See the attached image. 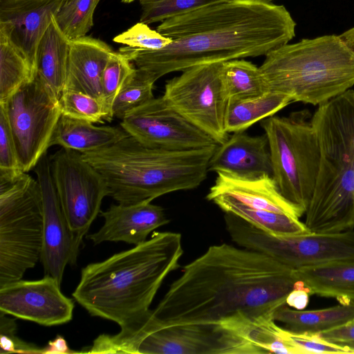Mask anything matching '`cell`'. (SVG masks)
<instances>
[{
	"mask_svg": "<svg viewBox=\"0 0 354 354\" xmlns=\"http://www.w3.org/2000/svg\"><path fill=\"white\" fill-rule=\"evenodd\" d=\"M306 287L295 270L266 254L227 243L214 245L183 268L147 324L156 327L272 318L293 290Z\"/></svg>",
	"mask_w": 354,
	"mask_h": 354,
	"instance_id": "cell-1",
	"label": "cell"
},
{
	"mask_svg": "<svg viewBox=\"0 0 354 354\" xmlns=\"http://www.w3.org/2000/svg\"><path fill=\"white\" fill-rule=\"evenodd\" d=\"M296 23L283 6L264 0H227L167 19L157 31L173 40L158 50L119 48L155 81L166 74L207 64L266 55L295 35Z\"/></svg>",
	"mask_w": 354,
	"mask_h": 354,
	"instance_id": "cell-2",
	"label": "cell"
},
{
	"mask_svg": "<svg viewBox=\"0 0 354 354\" xmlns=\"http://www.w3.org/2000/svg\"><path fill=\"white\" fill-rule=\"evenodd\" d=\"M183 253L180 234L154 232L142 243L82 268L73 297L91 315L117 323V337L130 336L149 321L153 299Z\"/></svg>",
	"mask_w": 354,
	"mask_h": 354,
	"instance_id": "cell-3",
	"label": "cell"
},
{
	"mask_svg": "<svg viewBox=\"0 0 354 354\" xmlns=\"http://www.w3.org/2000/svg\"><path fill=\"white\" fill-rule=\"evenodd\" d=\"M217 145L170 151L145 146L128 136L82 155L104 178L109 196L120 204L133 205L197 188L207 176Z\"/></svg>",
	"mask_w": 354,
	"mask_h": 354,
	"instance_id": "cell-4",
	"label": "cell"
},
{
	"mask_svg": "<svg viewBox=\"0 0 354 354\" xmlns=\"http://www.w3.org/2000/svg\"><path fill=\"white\" fill-rule=\"evenodd\" d=\"M320 149L315 189L305 213L311 232L354 227V90L318 106L311 117Z\"/></svg>",
	"mask_w": 354,
	"mask_h": 354,
	"instance_id": "cell-5",
	"label": "cell"
},
{
	"mask_svg": "<svg viewBox=\"0 0 354 354\" xmlns=\"http://www.w3.org/2000/svg\"><path fill=\"white\" fill-rule=\"evenodd\" d=\"M259 68L270 91L319 106L354 86V27L283 45Z\"/></svg>",
	"mask_w": 354,
	"mask_h": 354,
	"instance_id": "cell-6",
	"label": "cell"
},
{
	"mask_svg": "<svg viewBox=\"0 0 354 354\" xmlns=\"http://www.w3.org/2000/svg\"><path fill=\"white\" fill-rule=\"evenodd\" d=\"M40 185L27 172L0 176V286L21 279L41 259Z\"/></svg>",
	"mask_w": 354,
	"mask_h": 354,
	"instance_id": "cell-7",
	"label": "cell"
},
{
	"mask_svg": "<svg viewBox=\"0 0 354 354\" xmlns=\"http://www.w3.org/2000/svg\"><path fill=\"white\" fill-rule=\"evenodd\" d=\"M308 110L261 120L268 140L272 178L282 196L304 214L320 166V149Z\"/></svg>",
	"mask_w": 354,
	"mask_h": 354,
	"instance_id": "cell-8",
	"label": "cell"
},
{
	"mask_svg": "<svg viewBox=\"0 0 354 354\" xmlns=\"http://www.w3.org/2000/svg\"><path fill=\"white\" fill-rule=\"evenodd\" d=\"M100 353L265 354L245 336L219 323L143 327L125 337L103 334Z\"/></svg>",
	"mask_w": 354,
	"mask_h": 354,
	"instance_id": "cell-9",
	"label": "cell"
},
{
	"mask_svg": "<svg viewBox=\"0 0 354 354\" xmlns=\"http://www.w3.org/2000/svg\"><path fill=\"white\" fill-rule=\"evenodd\" d=\"M226 229L239 246L261 252L296 270L354 262V231L308 232L276 236L262 231L235 215L225 213Z\"/></svg>",
	"mask_w": 354,
	"mask_h": 354,
	"instance_id": "cell-10",
	"label": "cell"
},
{
	"mask_svg": "<svg viewBox=\"0 0 354 354\" xmlns=\"http://www.w3.org/2000/svg\"><path fill=\"white\" fill-rule=\"evenodd\" d=\"M223 63L194 66L167 81L163 97L218 145L228 138L225 118L228 103L221 75Z\"/></svg>",
	"mask_w": 354,
	"mask_h": 354,
	"instance_id": "cell-11",
	"label": "cell"
},
{
	"mask_svg": "<svg viewBox=\"0 0 354 354\" xmlns=\"http://www.w3.org/2000/svg\"><path fill=\"white\" fill-rule=\"evenodd\" d=\"M6 114L15 143L21 168L34 169L47 152L56 124L62 115L58 100L36 76L5 102Z\"/></svg>",
	"mask_w": 354,
	"mask_h": 354,
	"instance_id": "cell-12",
	"label": "cell"
},
{
	"mask_svg": "<svg viewBox=\"0 0 354 354\" xmlns=\"http://www.w3.org/2000/svg\"><path fill=\"white\" fill-rule=\"evenodd\" d=\"M53 180L78 248L109 191L103 176L80 152L62 148L50 156Z\"/></svg>",
	"mask_w": 354,
	"mask_h": 354,
	"instance_id": "cell-13",
	"label": "cell"
},
{
	"mask_svg": "<svg viewBox=\"0 0 354 354\" xmlns=\"http://www.w3.org/2000/svg\"><path fill=\"white\" fill-rule=\"evenodd\" d=\"M120 124L130 136L149 147L186 151L218 145L174 110L163 96L131 111Z\"/></svg>",
	"mask_w": 354,
	"mask_h": 354,
	"instance_id": "cell-14",
	"label": "cell"
},
{
	"mask_svg": "<svg viewBox=\"0 0 354 354\" xmlns=\"http://www.w3.org/2000/svg\"><path fill=\"white\" fill-rule=\"evenodd\" d=\"M40 185L43 205V246L40 261L46 274L61 284L67 264L77 261L79 248L62 209L45 153L33 169Z\"/></svg>",
	"mask_w": 354,
	"mask_h": 354,
	"instance_id": "cell-15",
	"label": "cell"
},
{
	"mask_svg": "<svg viewBox=\"0 0 354 354\" xmlns=\"http://www.w3.org/2000/svg\"><path fill=\"white\" fill-rule=\"evenodd\" d=\"M61 284L46 274L39 280H18L0 286V311L44 326L67 323L74 303L60 290Z\"/></svg>",
	"mask_w": 354,
	"mask_h": 354,
	"instance_id": "cell-16",
	"label": "cell"
},
{
	"mask_svg": "<svg viewBox=\"0 0 354 354\" xmlns=\"http://www.w3.org/2000/svg\"><path fill=\"white\" fill-rule=\"evenodd\" d=\"M66 0H0V30L24 53L37 76L39 43Z\"/></svg>",
	"mask_w": 354,
	"mask_h": 354,
	"instance_id": "cell-17",
	"label": "cell"
},
{
	"mask_svg": "<svg viewBox=\"0 0 354 354\" xmlns=\"http://www.w3.org/2000/svg\"><path fill=\"white\" fill-rule=\"evenodd\" d=\"M207 199L230 201L253 209L285 214L299 218L303 213L281 194L272 176L247 179L216 172Z\"/></svg>",
	"mask_w": 354,
	"mask_h": 354,
	"instance_id": "cell-18",
	"label": "cell"
},
{
	"mask_svg": "<svg viewBox=\"0 0 354 354\" xmlns=\"http://www.w3.org/2000/svg\"><path fill=\"white\" fill-rule=\"evenodd\" d=\"M100 214L104 220L103 225L86 236L95 245L104 241H123L137 245L146 241L151 232L169 222L164 209L150 201L112 205Z\"/></svg>",
	"mask_w": 354,
	"mask_h": 354,
	"instance_id": "cell-19",
	"label": "cell"
},
{
	"mask_svg": "<svg viewBox=\"0 0 354 354\" xmlns=\"http://www.w3.org/2000/svg\"><path fill=\"white\" fill-rule=\"evenodd\" d=\"M209 171L223 172L247 179L272 176V166L266 134L252 136L233 133L216 146L209 162Z\"/></svg>",
	"mask_w": 354,
	"mask_h": 354,
	"instance_id": "cell-20",
	"label": "cell"
},
{
	"mask_svg": "<svg viewBox=\"0 0 354 354\" xmlns=\"http://www.w3.org/2000/svg\"><path fill=\"white\" fill-rule=\"evenodd\" d=\"M113 52L106 43L91 37L71 40L63 91L81 92L103 100L102 73Z\"/></svg>",
	"mask_w": 354,
	"mask_h": 354,
	"instance_id": "cell-21",
	"label": "cell"
},
{
	"mask_svg": "<svg viewBox=\"0 0 354 354\" xmlns=\"http://www.w3.org/2000/svg\"><path fill=\"white\" fill-rule=\"evenodd\" d=\"M128 136L122 127L95 126L92 122L62 114L51 136L49 147L59 145L85 153L106 147Z\"/></svg>",
	"mask_w": 354,
	"mask_h": 354,
	"instance_id": "cell-22",
	"label": "cell"
},
{
	"mask_svg": "<svg viewBox=\"0 0 354 354\" xmlns=\"http://www.w3.org/2000/svg\"><path fill=\"white\" fill-rule=\"evenodd\" d=\"M70 44L54 16L39 43L37 76L57 100L65 85Z\"/></svg>",
	"mask_w": 354,
	"mask_h": 354,
	"instance_id": "cell-23",
	"label": "cell"
},
{
	"mask_svg": "<svg viewBox=\"0 0 354 354\" xmlns=\"http://www.w3.org/2000/svg\"><path fill=\"white\" fill-rule=\"evenodd\" d=\"M273 319L298 334H319L354 319V301L319 310H297L286 304L275 310Z\"/></svg>",
	"mask_w": 354,
	"mask_h": 354,
	"instance_id": "cell-24",
	"label": "cell"
},
{
	"mask_svg": "<svg viewBox=\"0 0 354 354\" xmlns=\"http://www.w3.org/2000/svg\"><path fill=\"white\" fill-rule=\"evenodd\" d=\"M310 294L336 299L339 304L354 301V262L295 270Z\"/></svg>",
	"mask_w": 354,
	"mask_h": 354,
	"instance_id": "cell-25",
	"label": "cell"
},
{
	"mask_svg": "<svg viewBox=\"0 0 354 354\" xmlns=\"http://www.w3.org/2000/svg\"><path fill=\"white\" fill-rule=\"evenodd\" d=\"M292 101L288 97L269 91L259 97L228 101L225 128L227 133L245 131L258 121L274 115Z\"/></svg>",
	"mask_w": 354,
	"mask_h": 354,
	"instance_id": "cell-26",
	"label": "cell"
},
{
	"mask_svg": "<svg viewBox=\"0 0 354 354\" xmlns=\"http://www.w3.org/2000/svg\"><path fill=\"white\" fill-rule=\"evenodd\" d=\"M221 75L228 101L256 97L270 91L260 68L243 59L223 62Z\"/></svg>",
	"mask_w": 354,
	"mask_h": 354,
	"instance_id": "cell-27",
	"label": "cell"
},
{
	"mask_svg": "<svg viewBox=\"0 0 354 354\" xmlns=\"http://www.w3.org/2000/svg\"><path fill=\"white\" fill-rule=\"evenodd\" d=\"M35 77L24 53L0 30V104Z\"/></svg>",
	"mask_w": 354,
	"mask_h": 354,
	"instance_id": "cell-28",
	"label": "cell"
},
{
	"mask_svg": "<svg viewBox=\"0 0 354 354\" xmlns=\"http://www.w3.org/2000/svg\"><path fill=\"white\" fill-rule=\"evenodd\" d=\"M214 203L225 213L235 215L254 227L272 235L292 236L310 232L304 223L288 214L253 209L225 201H218Z\"/></svg>",
	"mask_w": 354,
	"mask_h": 354,
	"instance_id": "cell-29",
	"label": "cell"
},
{
	"mask_svg": "<svg viewBox=\"0 0 354 354\" xmlns=\"http://www.w3.org/2000/svg\"><path fill=\"white\" fill-rule=\"evenodd\" d=\"M100 0H66L55 20L62 31L71 39L86 36L93 26L95 8Z\"/></svg>",
	"mask_w": 354,
	"mask_h": 354,
	"instance_id": "cell-30",
	"label": "cell"
},
{
	"mask_svg": "<svg viewBox=\"0 0 354 354\" xmlns=\"http://www.w3.org/2000/svg\"><path fill=\"white\" fill-rule=\"evenodd\" d=\"M136 73L135 65L124 54L114 51L110 56L102 77V97L109 122L113 118L112 107L117 95Z\"/></svg>",
	"mask_w": 354,
	"mask_h": 354,
	"instance_id": "cell-31",
	"label": "cell"
},
{
	"mask_svg": "<svg viewBox=\"0 0 354 354\" xmlns=\"http://www.w3.org/2000/svg\"><path fill=\"white\" fill-rule=\"evenodd\" d=\"M156 81L136 68L133 77L117 95L112 107L113 118L122 120L134 109L153 99Z\"/></svg>",
	"mask_w": 354,
	"mask_h": 354,
	"instance_id": "cell-32",
	"label": "cell"
},
{
	"mask_svg": "<svg viewBox=\"0 0 354 354\" xmlns=\"http://www.w3.org/2000/svg\"><path fill=\"white\" fill-rule=\"evenodd\" d=\"M62 114L92 123L109 122L103 100L77 91H63L58 100Z\"/></svg>",
	"mask_w": 354,
	"mask_h": 354,
	"instance_id": "cell-33",
	"label": "cell"
},
{
	"mask_svg": "<svg viewBox=\"0 0 354 354\" xmlns=\"http://www.w3.org/2000/svg\"><path fill=\"white\" fill-rule=\"evenodd\" d=\"M227 0H138L140 21L151 24L162 22L188 12Z\"/></svg>",
	"mask_w": 354,
	"mask_h": 354,
	"instance_id": "cell-34",
	"label": "cell"
},
{
	"mask_svg": "<svg viewBox=\"0 0 354 354\" xmlns=\"http://www.w3.org/2000/svg\"><path fill=\"white\" fill-rule=\"evenodd\" d=\"M113 41L130 48L149 51L160 50L173 41L140 21L114 37Z\"/></svg>",
	"mask_w": 354,
	"mask_h": 354,
	"instance_id": "cell-35",
	"label": "cell"
},
{
	"mask_svg": "<svg viewBox=\"0 0 354 354\" xmlns=\"http://www.w3.org/2000/svg\"><path fill=\"white\" fill-rule=\"evenodd\" d=\"M285 334L290 344L297 349L299 354H354V350L349 346L327 341L320 337L319 334H298L287 329H286Z\"/></svg>",
	"mask_w": 354,
	"mask_h": 354,
	"instance_id": "cell-36",
	"label": "cell"
},
{
	"mask_svg": "<svg viewBox=\"0 0 354 354\" xmlns=\"http://www.w3.org/2000/svg\"><path fill=\"white\" fill-rule=\"evenodd\" d=\"M22 171L6 112L0 106V175L12 176Z\"/></svg>",
	"mask_w": 354,
	"mask_h": 354,
	"instance_id": "cell-37",
	"label": "cell"
},
{
	"mask_svg": "<svg viewBox=\"0 0 354 354\" xmlns=\"http://www.w3.org/2000/svg\"><path fill=\"white\" fill-rule=\"evenodd\" d=\"M6 315L0 311V353H42L43 348L17 336L16 322Z\"/></svg>",
	"mask_w": 354,
	"mask_h": 354,
	"instance_id": "cell-38",
	"label": "cell"
},
{
	"mask_svg": "<svg viewBox=\"0 0 354 354\" xmlns=\"http://www.w3.org/2000/svg\"><path fill=\"white\" fill-rule=\"evenodd\" d=\"M323 339L339 344L354 342V319L319 334Z\"/></svg>",
	"mask_w": 354,
	"mask_h": 354,
	"instance_id": "cell-39",
	"label": "cell"
},
{
	"mask_svg": "<svg viewBox=\"0 0 354 354\" xmlns=\"http://www.w3.org/2000/svg\"><path fill=\"white\" fill-rule=\"evenodd\" d=\"M310 295L306 287L295 289L287 297L286 304L295 309L304 310L309 302Z\"/></svg>",
	"mask_w": 354,
	"mask_h": 354,
	"instance_id": "cell-40",
	"label": "cell"
},
{
	"mask_svg": "<svg viewBox=\"0 0 354 354\" xmlns=\"http://www.w3.org/2000/svg\"><path fill=\"white\" fill-rule=\"evenodd\" d=\"M74 351L70 350L66 341L61 336H57L55 339L50 341L42 348V354L55 353H71Z\"/></svg>",
	"mask_w": 354,
	"mask_h": 354,
	"instance_id": "cell-41",
	"label": "cell"
},
{
	"mask_svg": "<svg viewBox=\"0 0 354 354\" xmlns=\"http://www.w3.org/2000/svg\"><path fill=\"white\" fill-rule=\"evenodd\" d=\"M121 1L122 3H129L134 1L135 0H121Z\"/></svg>",
	"mask_w": 354,
	"mask_h": 354,
	"instance_id": "cell-42",
	"label": "cell"
},
{
	"mask_svg": "<svg viewBox=\"0 0 354 354\" xmlns=\"http://www.w3.org/2000/svg\"><path fill=\"white\" fill-rule=\"evenodd\" d=\"M346 345L349 346L351 348H353L354 350V342L353 343H351V344H348Z\"/></svg>",
	"mask_w": 354,
	"mask_h": 354,
	"instance_id": "cell-43",
	"label": "cell"
},
{
	"mask_svg": "<svg viewBox=\"0 0 354 354\" xmlns=\"http://www.w3.org/2000/svg\"><path fill=\"white\" fill-rule=\"evenodd\" d=\"M264 1H270V0H264Z\"/></svg>",
	"mask_w": 354,
	"mask_h": 354,
	"instance_id": "cell-44",
	"label": "cell"
}]
</instances>
